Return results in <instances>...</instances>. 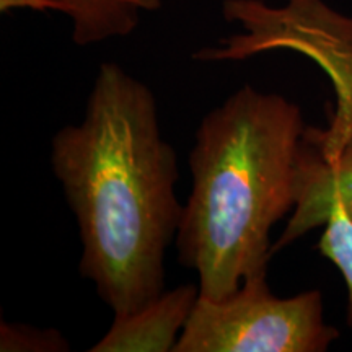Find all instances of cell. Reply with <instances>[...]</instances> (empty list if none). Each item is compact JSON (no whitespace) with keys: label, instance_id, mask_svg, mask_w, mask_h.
Here are the masks:
<instances>
[{"label":"cell","instance_id":"cell-3","mask_svg":"<svg viewBox=\"0 0 352 352\" xmlns=\"http://www.w3.org/2000/svg\"><path fill=\"white\" fill-rule=\"evenodd\" d=\"M222 13L241 32L192 57L245 60L280 50L307 56L331 78L336 107L327 129L307 126L303 138L324 157L336 153L352 131V16L341 15L323 0H285L283 7L263 0H223Z\"/></svg>","mask_w":352,"mask_h":352},{"label":"cell","instance_id":"cell-8","mask_svg":"<svg viewBox=\"0 0 352 352\" xmlns=\"http://www.w3.org/2000/svg\"><path fill=\"white\" fill-rule=\"evenodd\" d=\"M318 250L323 258L331 261L341 272L347 287L346 321L352 328V217L341 204L331 206L323 223Z\"/></svg>","mask_w":352,"mask_h":352},{"label":"cell","instance_id":"cell-2","mask_svg":"<svg viewBox=\"0 0 352 352\" xmlns=\"http://www.w3.org/2000/svg\"><path fill=\"white\" fill-rule=\"evenodd\" d=\"M305 127L298 104L252 85L202 118L176 232L178 259L197 274L201 297L222 300L246 277L267 274L272 227L296 208Z\"/></svg>","mask_w":352,"mask_h":352},{"label":"cell","instance_id":"cell-5","mask_svg":"<svg viewBox=\"0 0 352 352\" xmlns=\"http://www.w3.org/2000/svg\"><path fill=\"white\" fill-rule=\"evenodd\" d=\"M341 204L352 217V131L331 157H324L303 138L297 164L296 208L272 254L323 226L331 206Z\"/></svg>","mask_w":352,"mask_h":352},{"label":"cell","instance_id":"cell-6","mask_svg":"<svg viewBox=\"0 0 352 352\" xmlns=\"http://www.w3.org/2000/svg\"><path fill=\"white\" fill-rule=\"evenodd\" d=\"M199 298V285L164 290L139 310L114 316L111 328L90 352H173Z\"/></svg>","mask_w":352,"mask_h":352},{"label":"cell","instance_id":"cell-1","mask_svg":"<svg viewBox=\"0 0 352 352\" xmlns=\"http://www.w3.org/2000/svg\"><path fill=\"white\" fill-rule=\"evenodd\" d=\"M153 91L103 63L85 114L52 138L51 165L76 215L78 271L114 316L165 290V256L178 232V157L158 122Z\"/></svg>","mask_w":352,"mask_h":352},{"label":"cell","instance_id":"cell-9","mask_svg":"<svg viewBox=\"0 0 352 352\" xmlns=\"http://www.w3.org/2000/svg\"><path fill=\"white\" fill-rule=\"evenodd\" d=\"M70 346L57 329H39L21 323H0L2 352H65Z\"/></svg>","mask_w":352,"mask_h":352},{"label":"cell","instance_id":"cell-7","mask_svg":"<svg viewBox=\"0 0 352 352\" xmlns=\"http://www.w3.org/2000/svg\"><path fill=\"white\" fill-rule=\"evenodd\" d=\"M51 10L72 23L77 46H90L127 36L138 28L144 12L157 10L162 0H50Z\"/></svg>","mask_w":352,"mask_h":352},{"label":"cell","instance_id":"cell-4","mask_svg":"<svg viewBox=\"0 0 352 352\" xmlns=\"http://www.w3.org/2000/svg\"><path fill=\"white\" fill-rule=\"evenodd\" d=\"M338 338L320 290L280 298L261 274L222 300L199 296L173 352H324Z\"/></svg>","mask_w":352,"mask_h":352}]
</instances>
